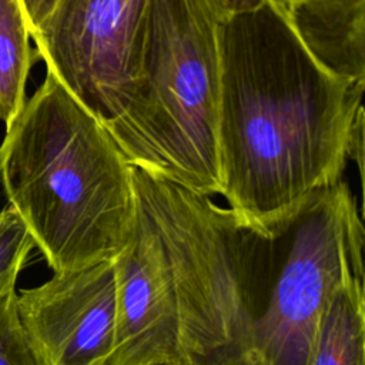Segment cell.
I'll return each mask as SVG.
<instances>
[{
  "instance_id": "6da1fadb",
  "label": "cell",
  "mask_w": 365,
  "mask_h": 365,
  "mask_svg": "<svg viewBox=\"0 0 365 365\" xmlns=\"http://www.w3.org/2000/svg\"><path fill=\"white\" fill-rule=\"evenodd\" d=\"M365 83L341 80L304 48L278 0H241L220 41L221 194L244 224L274 234L342 180Z\"/></svg>"
},
{
  "instance_id": "7a4b0ae2",
  "label": "cell",
  "mask_w": 365,
  "mask_h": 365,
  "mask_svg": "<svg viewBox=\"0 0 365 365\" xmlns=\"http://www.w3.org/2000/svg\"><path fill=\"white\" fill-rule=\"evenodd\" d=\"M0 184L53 272L111 261L134 237L133 165L48 70L6 127Z\"/></svg>"
},
{
  "instance_id": "3957f363",
  "label": "cell",
  "mask_w": 365,
  "mask_h": 365,
  "mask_svg": "<svg viewBox=\"0 0 365 365\" xmlns=\"http://www.w3.org/2000/svg\"><path fill=\"white\" fill-rule=\"evenodd\" d=\"M240 1L148 0L131 100L104 125L133 167L208 197L221 194V29Z\"/></svg>"
},
{
  "instance_id": "277c9868",
  "label": "cell",
  "mask_w": 365,
  "mask_h": 365,
  "mask_svg": "<svg viewBox=\"0 0 365 365\" xmlns=\"http://www.w3.org/2000/svg\"><path fill=\"white\" fill-rule=\"evenodd\" d=\"M133 178L167 252L182 365H241L271 289L284 228L262 234L208 195L135 167Z\"/></svg>"
},
{
  "instance_id": "5b68a950",
  "label": "cell",
  "mask_w": 365,
  "mask_h": 365,
  "mask_svg": "<svg viewBox=\"0 0 365 365\" xmlns=\"http://www.w3.org/2000/svg\"><path fill=\"white\" fill-rule=\"evenodd\" d=\"M365 231L348 182L314 194L281 232L277 271L241 365H309L327 299L364 272Z\"/></svg>"
},
{
  "instance_id": "8992f818",
  "label": "cell",
  "mask_w": 365,
  "mask_h": 365,
  "mask_svg": "<svg viewBox=\"0 0 365 365\" xmlns=\"http://www.w3.org/2000/svg\"><path fill=\"white\" fill-rule=\"evenodd\" d=\"M148 0H57L30 37L60 83L107 125L135 86Z\"/></svg>"
},
{
  "instance_id": "52a82bcc",
  "label": "cell",
  "mask_w": 365,
  "mask_h": 365,
  "mask_svg": "<svg viewBox=\"0 0 365 365\" xmlns=\"http://www.w3.org/2000/svg\"><path fill=\"white\" fill-rule=\"evenodd\" d=\"M115 299L114 259L21 289L19 312L38 365H108Z\"/></svg>"
},
{
  "instance_id": "ba28073f",
  "label": "cell",
  "mask_w": 365,
  "mask_h": 365,
  "mask_svg": "<svg viewBox=\"0 0 365 365\" xmlns=\"http://www.w3.org/2000/svg\"><path fill=\"white\" fill-rule=\"evenodd\" d=\"M114 274L115 327L108 365H182L167 252L140 204L134 237L114 258Z\"/></svg>"
},
{
  "instance_id": "9c48e42d",
  "label": "cell",
  "mask_w": 365,
  "mask_h": 365,
  "mask_svg": "<svg viewBox=\"0 0 365 365\" xmlns=\"http://www.w3.org/2000/svg\"><path fill=\"white\" fill-rule=\"evenodd\" d=\"M282 4L298 40L322 68L341 80L365 83V0Z\"/></svg>"
},
{
  "instance_id": "30bf717a",
  "label": "cell",
  "mask_w": 365,
  "mask_h": 365,
  "mask_svg": "<svg viewBox=\"0 0 365 365\" xmlns=\"http://www.w3.org/2000/svg\"><path fill=\"white\" fill-rule=\"evenodd\" d=\"M364 279L351 274L327 299L309 365H365Z\"/></svg>"
},
{
  "instance_id": "8fae6325",
  "label": "cell",
  "mask_w": 365,
  "mask_h": 365,
  "mask_svg": "<svg viewBox=\"0 0 365 365\" xmlns=\"http://www.w3.org/2000/svg\"><path fill=\"white\" fill-rule=\"evenodd\" d=\"M20 0H0V120L6 127L23 108L26 83L38 57Z\"/></svg>"
},
{
  "instance_id": "7c38bea8",
  "label": "cell",
  "mask_w": 365,
  "mask_h": 365,
  "mask_svg": "<svg viewBox=\"0 0 365 365\" xmlns=\"http://www.w3.org/2000/svg\"><path fill=\"white\" fill-rule=\"evenodd\" d=\"M0 365H38L20 318L16 285L0 292Z\"/></svg>"
},
{
  "instance_id": "4fadbf2b",
  "label": "cell",
  "mask_w": 365,
  "mask_h": 365,
  "mask_svg": "<svg viewBox=\"0 0 365 365\" xmlns=\"http://www.w3.org/2000/svg\"><path fill=\"white\" fill-rule=\"evenodd\" d=\"M34 242L19 214L7 205L0 211V292L16 285Z\"/></svg>"
},
{
  "instance_id": "5bb4252c",
  "label": "cell",
  "mask_w": 365,
  "mask_h": 365,
  "mask_svg": "<svg viewBox=\"0 0 365 365\" xmlns=\"http://www.w3.org/2000/svg\"><path fill=\"white\" fill-rule=\"evenodd\" d=\"M20 3L24 10V16L31 34L46 20V17L56 6L57 0H20Z\"/></svg>"
},
{
  "instance_id": "9a60e30c",
  "label": "cell",
  "mask_w": 365,
  "mask_h": 365,
  "mask_svg": "<svg viewBox=\"0 0 365 365\" xmlns=\"http://www.w3.org/2000/svg\"><path fill=\"white\" fill-rule=\"evenodd\" d=\"M349 158L354 160L359 170V178L362 181L364 178V120H361L355 128L352 143H351V151Z\"/></svg>"
},
{
  "instance_id": "2e32d148",
  "label": "cell",
  "mask_w": 365,
  "mask_h": 365,
  "mask_svg": "<svg viewBox=\"0 0 365 365\" xmlns=\"http://www.w3.org/2000/svg\"><path fill=\"white\" fill-rule=\"evenodd\" d=\"M278 1H281V3H288V1H294V0H278Z\"/></svg>"
}]
</instances>
